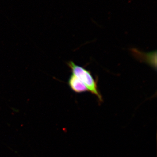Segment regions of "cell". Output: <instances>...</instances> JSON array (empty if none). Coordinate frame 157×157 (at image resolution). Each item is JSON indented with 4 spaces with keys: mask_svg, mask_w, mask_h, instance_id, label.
Instances as JSON below:
<instances>
[{
    "mask_svg": "<svg viewBox=\"0 0 157 157\" xmlns=\"http://www.w3.org/2000/svg\"><path fill=\"white\" fill-rule=\"evenodd\" d=\"M67 64L72 70L73 75L83 82L89 91L98 98L99 102L101 103L103 102V97L98 89V79H94L90 71L81 66L75 64L72 61L69 62Z\"/></svg>",
    "mask_w": 157,
    "mask_h": 157,
    "instance_id": "6da1fadb",
    "label": "cell"
},
{
    "mask_svg": "<svg viewBox=\"0 0 157 157\" xmlns=\"http://www.w3.org/2000/svg\"><path fill=\"white\" fill-rule=\"evenodd\" d=\"M68 82L69 86L74 92L82 93L89 91L83 82L73 74L69 77Z\"/></svg>",
    "mask_w": 157,
    "mask_h": 157,
    "instance_id": "7a4b0ae2",
    "label": "cell"
}]
</instances>
